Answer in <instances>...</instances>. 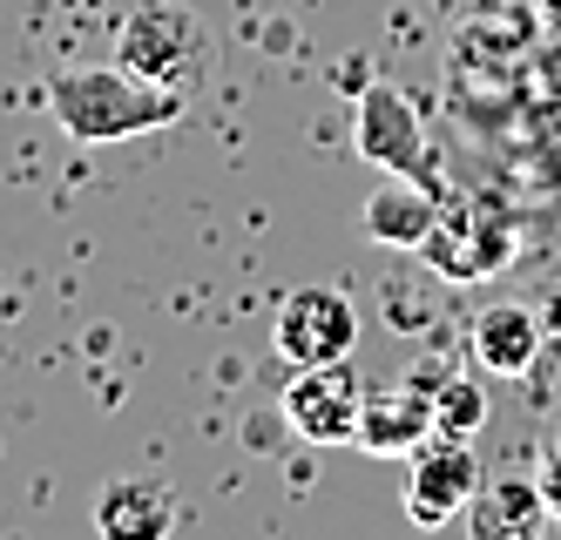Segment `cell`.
Instances as JSON below:
<instances>
[{
    "instance_id": "9c48e42d",
    "label": "cell",
    "mask_w": 561,
    "mask_h": 540,
    "mask_svg": "<svg viewBox=\"0 0 561 540\" xmlns=\"http://www.w3.org/2000/svg\"><path fill=\"white\" fill-rule=\"evenodd\" d=\"M507 257V230H494V217H473V210H439L433 237H426V264L447 277V284H473V277H494Z\"/></svg>"
},
{
    "instance_id": "30bf717a",
    "label": "cell",
    "mask_w": 561,
    "mask_h": 540,
    "mask_svg": "<svg viewBox=\"0 0 561 540\" xmlns=\"http://www.w3.org/2000/svg\"><path fill=\"white\" fill-rule=\"evenodd\" d=\"M439 223V196L420 176H386L366 196V237L386 251H426V237Z\"/></svg>"
},
{
    "instance_id": "3957f363",
    "label": "cell",
    "mask_w": 561,
    "mask_h": 540,
    "mask_svg": "<svg viewBox=\"0 0 561 540\" xmlns=\"http://www.w3.org/2000/svg\"><path fill=\"white\" fill-rule=\"evenodd\" d=\"M352 345H358V305L339 284H298L291 298L277 305L271 352L291 371L298 365H339V358H352Z\"/></svg>"
},
{
    "instance_id": "ba28073f",
    "label": "cell",
    "mask_w": 561,
    "mask_h": 540,
    "mask_svg": "<svg viewBox=\"0 0 561 540\" xmlns=\"http://www.w3.org/2000/svg\"><path fill=\"white\" fill-rule=\"evenodd\" d=\"M433 439V399L407 379L392 392H366V412H358V452L373 460H413V452Z\"/></svg>"
},
{
    "instance_id": "8992f818",
    "label": "cell",
    "mask_w": 561,
    "mask_h": 540,
    "mask_svg": "<svg viewBox=\"0 0 561 540\" xmlns=\"http://www.w3.org/2000/svg\"><path fill=\"white\" fill-rule=\"evenodd\" d=\"M352 142L366 162H379L386 176H426V129H420V108L407 89L392 81H366L352 108Z\"/></svg>"
},
{
    "instance_id": "277c9868",
    "label": "cell",
    "mask_w": 561,
    "mask_h": 540,
    "mask_svg": "<svg viewBox=\"0 0 561 540\" xmlns=\"http://www.w3.org/2000/svg\"><path fill=\"white\" fill-rule=\"evenodd\" d=\"M473 493H480L473 439H447V433H433V439L413 452V473H407V520H413V527H426V533H439V527L467 520Z\"/></svg>"
},
{
    "instance_id": "5b68a950",
    "label": "cell",
    "mask_w": 561,
    "mask_h": 540,
    "mask_svg": "<svg viewBox=\"0 0 561 540\" xmlns=\"http://www.w3.org/2000/svg\"><path fill=\"white\" fill-rule=\"evenodd\" d=\"M358 412H366V386L352 379V365H298V379L285 386V426L305 446H352Z\"/></svg>"
},
{
    "instance_id": "8fae6325",
    "label": "cell",
    "mask_w": 561,
    "mask_h": 540,
    "mask_svg": "<svg viewBox=\"0 0 561 540\" xmlns=\"http://www.w3.org/2000/svg\"><path fill=\"white\" fill-rule=\"evenodd\" d=\"M95 527L108 540H163L176 527V501L156 480H108L95 493Z\"/></svg>"
},
{
    "instance_id": "4fadbf2b",
    "label": "cell",
    "mask_w": 561,
    "mask_h": 540,
    "mask_svg": "<svg viewBox=\"0 0 561 540\" xmlns=\"http://www.w3.org/2000/svg\"><path fill=\"white\" fill-rule=\"evenodd\" d=\"M407 379L433 399V433L447 439H473L480 426H488V392H480V379H460V371H407Z\"/></svg>"
},
{
    "instance_id": "7a4b0ae2",
    "label": "cell",
    "mask_w": 561,
    "mask_h": 540,
    "mask_svg": "<svg viewBox=\"0 0 561 540\" xmlns=\"http://www.w3.org/2000/svg\"><path fill=\"white\" fill-rule=\"evenodd\" d=\"M115 61L163 81V89H196L217 61V34L190 0H142L115 34Z\"/></svg>"
},
{
    "instance_id": "52a82bcc",
    "label": "cell",
    "mask_w": 561,
    "mask_h": 540,
    "mask_svg": "<svg viewBox=\"0 0 561 540\" xmlns=\"http://www.w3.org/2000/svg\"><path fill=\"white\" fill-rule=\"evenodd\" d=\"M467 345H473V365L480 371H494V379H520V371H535V358L548 345V318L535 305L501 298V305H488V311L473 318Z\"/></svg>"
},
{
    "instance_id": "7c38bea8",
    "label": "cell",
    "mask_w": 561,
    "mask_h": 540,
    "mask_svg": "<svg viewBox=\"0 0 561 540\" xmlns=\"http://www.w3.org/2000/svg\"><path fill=\"white\" fill-rule=\"evenodd\" d=\"M548 520L554 514H548L535 480H480L473 507H467V527L488 533V540H535Z\"/></svg>"
},
{
    "instance_id": "5bb4252c",
    "label": "cell",
    "mask_w": 561,
    "mask_h": 540,
    "mask_svg": "<svg viewBox=\"0 0 561 540\" xmlns=\"http://www.w3.org/2000/svg\"><path fill=\"white\" fill-rule=\"evenodd\" d=\"M535 486H541L548 514L561 520V433H554V439H548V452H541V473H535Z\"/></svg>"
},
{
    "instance_id": "6da1fadb",
    "label": "cell",
    "mask_w": 561,
    "mask_h": 540,
    "mask_svg": "<svg viewBox=\"0 0 561 540\" xmlns=\"http://www.w3.org/2000/svg\"><path fill=\"white\" fill-rule=\"evenodd\" d=\"M48 115L61 122L68 142H129V136H149V129H170L183 115V89H163L123 61L108 68H61L48 74Z\"/></svg>"
}]
</instances>
